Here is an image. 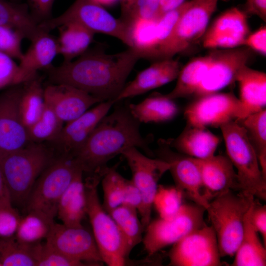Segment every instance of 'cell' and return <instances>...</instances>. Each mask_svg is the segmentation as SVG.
I'll return each instance as SVG.
<instances>
[{
    "mask_svg": "<svg viewBox=\"0 0 266 266\" xmlns=\"http://www.w3.org/2000/svg\"><path fill=\"white\" fill-rule=\"evenodd\" d=\"M248 113L239 99L232 93H215L196 98L184 111L187 124L220 127L232 120L243 119Z\"/></svg>",
    "mask_w": 266,
    "mask_h": 266,
    "instance_id": "obj_12",
    "label": "cell"
},
{
    "mask_svg": "<svg viewBox=\"0 0 266 266\" xmlns=\"http://www.w3.org/2000/svg\"><path fill=\"white\" fill-rule=\"evenodd\" d=\"M10 204L12 203L9 192L0 167V206Z\"/></svg>",
    "mask_w": 266,
    "mask_h": 266,
    "instance_id": "obj_50",
    "label": "cell"
},
{
    "mask_svg": "<svg viewBox=\"0 0 266 266\" xmlns=\"http://www.w3.org/2000/svg\"><path fill=\"white\" fill-rule=\"evenodd\" d=\"M165 140L171 148L183 154L203 159L214 155L220 138L206 127L187 124L176 138Z\"/></svg>",
    "mask_w": 266,
    "mask_h": 266,
    "instance_id": "obj_24",
    "label": "cell"
},
{
    "mask_svg": "<svg viewBox=\"0 0 266 266\" xmlns=\"http://www.w3.org/2000/svg\"><path fill=\"white\" fill-rule=\"evenodd\" d=\"M108 213L116 223L130 254L132 249L142 241L144 232L137 209L122 204Z\"/></svg>",
    "mask_w": 266,
    "mask_h": 266,
    "instance_id": "obj_34",
    "label": "cell"
},
{
    "mask_svg": "<svg viewBox=\"0 0 266 266\" xmlns=\"http://www.w3.org/2000/svg\"><path fill=\"white\" fill-rule=\"evenodd\" d=\"M21 218L12 204L0 206V237L14 236Z\"/></svg>",
    "mask_w": 266,
    "mask_h": 266,
    "instance_id": "obj_43",
    "label": "cell"
},
{
    "mask_svg": "<svg viewBox=\"0 0 266 266\" xmlns=\"http://www.w3.org/2000/svg\"><path fill=\"white\" fill-rule=\"evenodd\" d=\"M168 257L169 265L172 266L222 265L216 234L205 224L173 244Z\"/></svg>",
    "mask_w": 266,
    "mask_h": 266,
    "instance_id": "obj_13",
    "label": "cell"
},
{
    "mask_svg": "<svg viewBox=\"0 0 266 266\" xmlns=\"http://www.w3.org/2000/svg\"><path fill=\"white\" fill-rule=\"evenodd\" d=\"M58 28V53L63 56L64 62L72 61L84 53L93 41L95 34L73 22L65 24Z\"/></svg>",
    "mask_w": 266,
    "mask_h": 266,
    "instance_id": "obj_30",
    "label": "cell"
},
{
    "mask_svg": "<svg viewBox=\"0 0 266 266\" xmlns=\"http://www.w3.org/2000/svg\"><path fill=\"white\" fill-rule=\"evenodd\" d=\"M45 243L67 257L87 264H103L93 233L83 225L69 226L54 223Z\"/></svg>",
    "mask_w": 266,
    "mask_h": 266,
    "instance_id": "obj_14",
    "label": "cell"
},
{
    "mask_svg": "<svg viewBox=\"0 0 266 266\" xmlns=\"http://www.w3.org/2000/svg\"><path fill=\"white\" fill-rule=\"evenodd\" d=\"M133 116L140 123H162L173 119L179 112L174 100L156 94L137 104L129 103Z\"/></svg>",
    "mask_w": 266,
    "mask_h": 266,
    "instance_id": "obj_27",
    "label": "cell"
},
{
    "mask_svg": "<svg viewBox=\"0 0 266 266\" xmlns=\"http://www.w3.org/2000/svg\"><path fill=\"white\" fill-rule=\"evenodd\" d=\"M244 46L265 56L266 55V26L261 27L251 34H249L245 40Z\"/></svg>",
    "mask_w": 266,
    "mask_h": 266,
    "instance_id": "obj_45",
    "label": "cell"
},
{
    "mask_svg": "<svg viewBox=\"0 0 266 266\" xmlns=\"http://www.w3.org/2000/svg\"><path fill=\"white\" fill-rule=\"evenodd\" d=\"M101 180L97 176H87L85 179L87 216L103 263L108 266H126L130 254L124 238L99 197L98 186Z\"/></svg>",
    "mask_w": 266,
    "mask_h": 266,
    "instance_id": "obj_5",
    "label": "cell"
},
{
    "mask_svg": "<svg viewBox=\"0 0 266 266\" xmlns=\"http://www.w3.org/2000/svg\"><path fill=\"white\" fill-rule=\"evenodd\" d=\"M123 204L133 207L137 211L141 206L140 193L132 180H126Z\"/></svg>",
    "mask_w": 266,
    "mask_h": 266,
    "instance_id": "obj_46",
    "label": "cell"
},
{
    "mask_svg": "<svg viewBox=\"0 0 266 266\" xmlns=\"http://www.w3.org/2000/svg\"><path fill=\"white\" fill-rule=\"evenodd\" d=\"M187 0H159L156 17L159 18L164 13L172 10L184 3Z\"/></svg>",
    "mask_w": 266,
    "mask_h": 266,
    "instance_id": "obj_49",
    "label": "cell"
},
{
    "mask_svg": "<svg viewBox=\"0 0 266 266\" xmlns=\"http://www.w3.org/2000/svg\"><path fill=\"white\" fill-rule=\"evenodd\" d=\"M83 177V172L80 170L59 200L56 216L66 226H81L87 216L86 194Z\"/></svg>",
    "mask_w": 266,
    "mask_h": 266,
    "instance_id": "obj_25",
    "label": "cell"
},
{
    "mask_svg": "<svg viewBox=\"0 0 266 266\" xmlns=\"http://www.w3.org/2000/svg\"><path fill=\"white\" fill-rule=\"evenodd\" d=\"M205 212L204 208L195 203H183L173 217H160L150 221L145 229L142 240L147 256H153L163 248L175 244L204 225Z\"/></svg>",
    "mask_w": 266,
    "mask_h": 266,
    "instance_id": "obj_9",
    "label": "cell"
},
{
    "mask_svg": "<svg viewBox=\"0 0 266 266\" xmlns=\"http://www.w3.org/2000/svg\"><path fill=\"white\" fill-rule=\"evenodd\" d=\"M235 81L239 86L240 101L248 115L265 108L266 74L245 65L238 71Z\"/></svg>",
    "mask_w": 266,
    "mask_h": 266,
    "instance_id": "obj_26",
    "label": "cell"
},
{
    "mask_svg": "<svg viewBox=\"0 0 266 266\" xmlns=\"http://www.w3.org/2000/svg\"><path fill=\"white\" fill-rule=\"evenodd\" d=\"M181 64L172 58L157 60L140 71L135 78L126 84L115 100V103L124 99L145 94L177 79Z\"/></svg>",
    "mask_w": 266,
    "mask_h": 266,
    "instance_id": "obj_21",
    "label": "cell"
},
{
    "mask_svg": "<svg viewBox=\"0 0 266 266\" xmlns=\"http://www.w3.org/2000/svg\"><path fill=\"white\" fill-rule=\"evenodd\" d=\"M54 219L39 212L30 211L21 216L16 238L21 242L33 244L41 242L49 234L54 223Z\"/></svg>",
    "mask_w": 266,
    "mask_h": 266,
    "instance_id": "obj_33",
    "label": "cell"
},
{
    "mask_svg": "<svg viewBox=\"0 0 266 266\" xmlns=\"http://www.w3.org/2000/svg\"><path fill=\"white\" fill-rule=\"evenodd\" d=\"M219 0H191L167 41L161 49L158 60L172 58L187 50L202 37Z\"/></svg>",
    "mask_w": 266,
    "mask_h": 266,
    "instance_id": "obj_10",
    "label": "cell"
},
{
    "mask_svg": "<svg viewBox=\"0 0 266 266\" xmlns=\"http://www.w3.org/2000/svg\"><path fill=\"white\" fill-rule=\"evenodd\" d=\"M140 124L131 114L129 103L116 105L111 114L101 119L73 156L83 174L102 178L109 168L107 163L129 147L139 148L152 156L149 140L141 135Z\"/></svg>",
    "mask_w": 266,
    "mask_h": 266,
    "instance_id": "obj_2",
    "label": "cell"
},
{
    "mask_svg": "<svg viewBox=\"0 0 266 266\" xmlns=\"http://www.w3.org/2000/svg\"><path fill=\"white\" fill-rule=\"evenodd\" d=\"M126 180L115 167H109L101 178L103 192L102 205L108 213L123 204Z\"/></svg>",
    "mask_w": 266,
    "mask_h": 266,
    "instance_id": "obj_38",
    "label": "cell"
},
{
    "mask_svg": "<svg viewBox=\"0 0 266 266\" xmlns=\"http://www.w3.org/2000/svg\"><path fill=\"white\" fill-rule=\"evenodd\" d=\"M121 154L127 160L132 174L131 180L142 197V205L138 212L145 230L151 221L153 200L158 182L169 170L170 165L160 158L153 159L146 156L134 146L126 148Z\"/></svg>",
    "mask_w": 266,
    "mask_h": 266,
    "instance_id": "obj_11",
    "label": "cell"
},
{
    "mask_svg": "<svg viewBox=\"0 0 266 266\" xmlns=\"http://www.w3.org/2000/svg\"><path fill=\"white\" fill-rule=\"evenodd\" d=\"M254 202L246 215L242 238L234 255V259L232 266L266 265V246L260 240L259 233L253 227L250 218Z\"/></svg>",
    "mask_w": 266,
    "mask_h": 266,
    "instance_id": "obj_28",
    "label": "cell"
},
{
    "mask_svg": "<svg viewBox=\"0 0 266 266\" xmlns=\"http://www.w3.org/2000/svg\"><path fill=\"white\" fill-rule=\"evenodd\" d=\"M76 23L95 33H100L118 39L133 47L129 23L121 18H116L104 6L91 0H75L63 13L39 23L42 31L49 33L52 30L68 23Z\"/></svg>",
    "mask_w": 266,
    "mask_h": 266,
    "instance_id": "obj_7",
    "label": "cell"
},
{
    "mask_svg": "<svg viewBox=\"0 0 266 266\" xmlns=\"http://www.w3.org/2000/svg\"><path fill=\"white\" fill-rule=\"evenodd\" d=\"M34 245L21 242L15 235L0 237V263L2 266H36Z\"/></svg>",
    "mask_w": 266,
    "mask_h": 266,
    "instance_id": "obj_36",
    "label": "cell"
},
{
    "mask_svg": "<svg viewBox=\"0 0 266 266\" xmlns=\"http://www.w3.org/2000/svg\"><path fill=\"white\" fill-rule=\"evenodd\" d=\"M101 49H88L75 60L45 69L49 83L69 85L102 101L115 102L141 58L131 48L111 54Z\"/></svg>",
    "mask_w": 266,
    "mask_h": 266,
    "instance_id": "obj_1",
    "label": "cell"
},
{
    "mask_svg": "<svg viewBox=\"0 0 266 266\" xmlns=\"http://www.w3.org/2000/svg\"><path fill=\"white\" fill-rule=\"evenodd\" d=\"M211 53V65L194 95L197 98L217 93L235 81L238 71L252 56L247 47L214 50Z\"/></svg>",
    "mask_w": 266,
    "mask_h": 266,
    "instance_id": "obj_15",
    "label": "cell"
},
{
    "mask_svg": "<svg viewBox=\"0 0 266 266\" xmlns=\"http://www.w3.org/2000/svg\"><path fill=\"white\" fill-rule=\"evenodd\" d=\"M115 103L113 100H106L98 103L76 119L66 123L58 137L47 143L57 155L73 157Z\"/></svg>",
    "mask_w": 266,
    "mask_h": 266,
    "instance_id": "obj_18",
    "label": "cell"
},
{
    "mask_svg": "<svg viewBox=\"0 0 266 266\" xmlns=\"http://www.w3.org/2000/svg\"><path fill=\"white\" fill-rule=\"evenodd\" d=\"M142 1L151 6L155 9L157 10L159 0H141Z\"/></svg>",
    "mask_w": 266,
    "mask_h": 266,
    "instance_id": "obj_53",
    "label": "cell"
},
{
    "mask_svg": "<svg viewBox=\"0 0 266 266\" xmlns=\"http://www.w3.org/2000/svg\"><path fill=\"white\" fill-rule=\"evenodd\" d=\"M254 200L246 192L230 190L209 201L206 212L221 257L234 255L242 238L246 215Z\"/></svg>",
    "mask_w": 266,
    "mask_h": 266,
    "instance_id": "obj_4",
    "label": "cell"
},
{
    "mask_svg": "<svg viewBox=\"0 0 266 266\" xmlns=\"http://www.w3.org/2000/svg\"><path fill=\"white\" fill-rule=\"evenodd\" d=\"M252 224L262 237L264 244L266 246V206L262 205L255 200L250 214Z\"/></svg>",
    "mask_w": 266,
    "mask_h": 266,
    "instance_id": "obj_44",
    "label": "cell"
},
{
    "mask_svg": "<svg viewBox=\"0 0 266 266\" xmlns=\"http://www.w3.org/2000/svg\"><path fill=\"white\" fill-rule=\"evenodd\" d=\"M22 84L18 65L8 55L0 52V89Z\"/></svg>",
    "mask_w": 266,
    "mask_h": 266,
    "instance_id": "obj_42",
    "label": "cell"
},
{
    "mask_svg": "<svg viewBox=\"0 0 266 266\" xmlns=\"http://www.w3.org/2000/svg\"><path fill=\"white\" fill-rule=\"evenodd\" d=\"M247 15L233 7L219 15L202 37L204 48L231 49L244 46L250 34Z\"/></svg>",
    "mask_w": 266,
    "mask_h": 266,
    "instance_id": "obj_19",
    "label": "cell"
},
{
    "mask_svg": "<svg viewBox=\"0 0 266 266\" xmlns=\"http://www.w3.org/2000/svg\"><path fill=\"white\" fill-rule=\"evenodd\" d=\"M211 52L203 56L197 57L188 62L181 67L175 86L169 93L167 98L174 100L194 95L201 80L211 65Z\"/></svg>",
    "mask_w": 266,
    "mask_h": 266,
    "instance_id": "obj_31",
    "label": "cell"
},
{
    "mask_svg": "<svg viewBox=\"0 0 266 266\" xmlns=\"http://www.w3.org/2000/svg\"><path fill=\"white\" fill-rule=\"evenodd\" d=\"M57 39L48 32H43L31 41V46L23 53L18 65L22 84L36 77L37 71L46 69L58 55Z\"/></svg>",
    "mask_w": 266,
    "mask_h": 266,
    "instance_id": "obj_23",
    "label": "cell"
},
{
    "mask_svg": "<svg viewBox=\"0 0 266 266\" xmlns=\"http://www.w3.org/2000/svg\"><path fill=\"white\" fill-rule=\"evenodd\" d=\"M54 1L55 0H33L31 3L35 12L34 17L39 23L50 18L49 15Z\"/></svg>",
    "mask_w": 266,
    "mask_h": 266,
    "instance_id": "obj_47",
    "label": "cell"
},
{
    "mask_svg": "<svg viewBox=\"0 0 266 266\" xmlns=\"http://www.w3.org/2000/svg\"><path fill=\"white\" fill-rule=\"evenodd\" d=\"M44 88L37 76L24 83L19 102L22 121L28 129L40 118L45 107Z\"/></svg>",
    "mask_w": 266,
    "mask_h": 266,
    "instance_id": "obj_32",
    "label": "cell"
},
{
    "mask_svg": "<svg viewBox=\"0 0 266 266\" xmlns=\"http://www.w3.org/2000/svg\"><path fill=\"white\" fill-rule=\"evenodd\" d=\"M184 195L176 186L167 187L159 185L153 206L163 219H169L175 215L183 205Z\"/></svg>",
    "mask_w": 266,
    "mask_h": 266,
    "instance_id": "obj_39",
    "label": "cell"
},
{
    "mask_svg": "<svg viewBox=\"0 0 266 266\" xmlns=\"http://www.w3.org/2000/svg\"><path fill=\"white\" fill-rule=\"evenodd\" d=\"M80 170L73 157L57 155L35 182L25 205L26 212L36 211L54 219L61 197Z\"/></svg>",
    "mask_w": 266,
    "mask_h": 266,
    "instance_id": "obj_8",
    "label": "cell"
},
{
    "mask_svg": "<svg viewBox=\"0 0 266 266\" xmlns=\"http://www.w3.org/2000/svg\"><path fill=\"white\" fill-rule=\"evenodd\" d=\"M0 266H2V265L0 263Z\"/></svg>",
    "mask_w": 266,
    "mask_h": 266,
    "instance_id": "obj_54",
    "label": "cell"
},
{
    "mask_svg": "<svg viewBox=\"0 0 266 266\" xmlns=\"http://www.w3.org/2000/svg\"><path fill=\"white\" fill-rule=\"evenodd\" d=\"M156 154L170 165L169 170L175 186L193 202L206 209L209 201L206 198L201 176L196 159L173 151L165 140L159 141Z\"/></svg>",
    "mask_w": 266,
    "mask_h": 266,
    "instance_id": "obj_16",
    "label": "cell"
},
{
    "mask_svg": "<svg viewBox=\"0 0 266 266\" xmlns=\"http://www.w3.org/2000/svg\"><path fill=\"white\" fill-rule=\"evenodd\" d=\"M64 124L53 110L45 103L39 119L27 129L30 142H52L60 134L64 127Z\"/></svg>",
    "mask_w": 266,
    "mask_h": 266,
    "instance_id": "obj_37",
    "label": "cell"
},
{
    "mask_svg": "<svg viewBox=\"0 0 266 266\" xmlns=\"http://www.w3.org/2000/svg\"><path fill=\"white\" fill-rule=\"evenodd\" d=\"M57 155L46 143L30 142L0 158L13 205L24 206L35 182Z\"/></svg>",
    "mask_w": 266,
    "mask_h": 266,
    "instance_id": "obj_3",
    "label": "cell"
},
{
    "mask_svg": "<svg viewBox=\"0 0 266 266\" xmlns=\"http://www.w3.org/2000/svg\"><path fill=\"white\" fill-rule=\"evenodd\" d=\"M245 129L253 146L264 176L266 178V110L248 114L236 121Z\"/></svg>",
    "mask_w": 266,
    "mask_h": 266,
    "instance_id": "obj_35",
    "label": "cell"
},
{
    "mask_svg": "<svg viewBox=\"0 0 266 266\" xmlns=\"http://www.w3.org/2000/svg\"><path fill=\"white\" fill-rule=\"evenodd\" d=\"M24 84L14 85L0 94V158L30 142L19 112Z\"/></svg>",
    "mask_w": 266,
    "mask_h": 266,
    "instance_id": "obj_17",
    "label": "cell"
},
{
    "mask_svg": "<svg viewBox=\"0 0 266 266\" xmlns=\"http://www.w3.org/2000/svg\"><path fill=\"white\" fill-rule=\"evenodd\" d=\"M45 103L64 123L70 122L102 102L100 99L65 84L49 83L44 88Z\"/></svg>",
    "mask_w": 266,
    "mask_h": 266,
    "instance_id": "obj_20",
    "label": "cell"
},
{
    "mask_svg": "<svg viewBox=\"0 0 266 266\" xmlns=\"http://www.w3.org/2000/svg\"><path fill=\"white\" fill-rule=\"evenodd\" d=\"M121 2V18L125 19L129 15L132 10L139 0H120Z\"/></svg>",
    "mask_w": 266,
    "mask_h": 266,
    "instance_id": "obj_51",
    "label": "cell"
},
{
    "mask_svg": "<svg viewBox=\"0 0 266 266\" xmlns=\"http://www.w3.org/2000/svg\"><path fill=\"white\" fill-rule=\"evenodd\" d=\"M196 159L209 201L228 191H240L236 172L228 156L214 155L206 159Z\"/></svg>",
    "mask_w": 266,
    "mask_h": 266,
    "instance_id": "obj_22",
    "label": "cell"
},
{
    "mask_svg": "<svg viewBox=\"0 0 266 266\" xmlns=\"http://www.w3.org/2000/svg\"><path fill=\"white\" fill-rule=\"evenodd\" d=\"M36 266H84L87 264L71 259L50 247L45 242L34 245Z\"/></svg>",
    "mask_w": 266,
    "mask_h": 266,
    "instance_id": "obj_40",
    "label": "cell"
},
{
    "mask_svg": "<svg viewBox=\"0 0 266 266\" xmlns=\"http://www.w3.org/2000/svg\"><path fill=\"white\" fill-rule=\"evenodd\" d=\"M24 38L19 32L0 26V52L20 60L23 54L21 45Z\"/></svg>",
    "mask_w": 266,
    "mask_h": 266,
    "instance_id": "obj_41",
    "label": "cell"
},
{
    "mask_svg": "<svg viewBox=\"0 0 266 266\" xmlns=\"http://www.w3.org/2000/svg\"><path fill=\"white\" fill-rule=\"evenodd\" d=\"M92 1L103 6H111L120 0H91Z\"/></svg>",
    "mask_w": 266,
    "mask_h": 266,
    "instance_id": "obj_52",
    "label": "cell"
},
{
    "mask_svg": "<svg viewBox=\"0 0 266 266\" xmlns=\"http://www.w3.org/2000/svg\"><path fill=\"white\" fill-rule=\"evenodd\" d=\"M243 11L247 15L257 16L266 22V0H246Z\"/></svg>",
    "mask_w": 266,
    "mask_h": 266,
    "instance_id": "obj_48",
    "label": "cell"
},
{
    "mask_svg": "<svg viewBox=\"0 0 266 266\" xmlns=\"http://www.w3.org/2000/svg\"><path fill=\"white\" fill-rule=\"evenodd\" d=\"M228 157L236 169L240 190L266 200V178L245 128L235 120L220 126Z\"/></svg>",
    "mask_w": 266,
    "mask_h": 266,
    "instance_id": "obj_6",
    "label": "cell"
},
{
    "mask_svg": "<svg viewBox=\"0 0 266 266\" xmlns=\"http://www.w3.org/2000/svg\"><path fill=\"white\" fill-rule=\"evenodd\" d=\"M25 4L0 0V26L13 29L31 41L44 32Z\"/></svg>",
    "mask_w": 266,
    "mask_h": 266,
    "instance_id": "obj_29",
    "label": "cell"
}]
</instances>
